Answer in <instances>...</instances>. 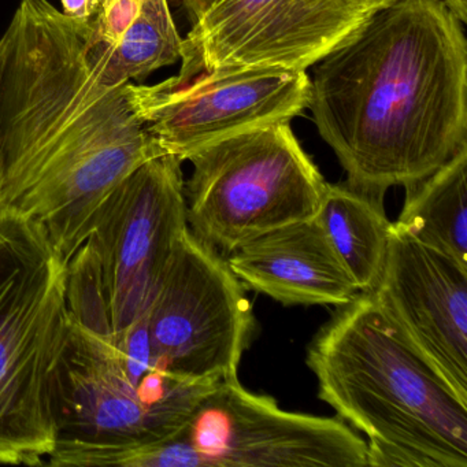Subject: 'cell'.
<instances>
[{
	"mask_svg": "<svg viewBox=\"0 0 467 467\" xmlns=\"http://www.w3.org/2000/svg\"><path fill=\"white\" fill-rule=\"evenodd\" d=\"M91 21L50 0H21L0 84V209L39 223L65 261L91 236L111 191L165 155L136 116L127 84L106 86L87 56Z\"/></svg>",
	"mask_w": 467,
	"mask_h": 467,
	"instance_id": "obj_1",
	"label": "cell"
},
{
	"mask_svg": "<svg viewBox=\"0 0 467 467\" xmlns=\"http://www.w3.org/2000/svg\"><path fill=\"white\" fill-rule=\"evenodd\" d=\"M316 65L306 109L352 190L384 201L467 146V42L440 0L373 10Z\"/></svg>",
	"mask_w": 467,
	"mask_h": 467,
	"instance_id": "obj_2",
	"label": "cell"
},
{
	"mask_svg": "<svg viewBox=\"0 0 467 467\" xmlns=\"http://www.w3.org/2000/svg\"><path fill=\"white\" fill-rule=\"evenodd\" d=\"M318 398L368 436V466L467 467V404L407 343L370 292L311 341Z\"/></svg>",
	"mask_w": 467,
	"mask_h": 467,
	"instance_id": "obj_3",
	"label": "cell"
},
{
	"mask_svg": "<svg viewBox=\"0 0 467 467\" xmlns=\"http://www.w3.org/2000/svg\"><path fill=\"white\" fill-rule=\"evenodd\" d=\"M67 262L36 221L0 209V464H45L58 440Z\"/></svg>",
	"mask_w": 467,
	"mask_h": 467,
	"instance_id": "obj_4",
	"label": "cell"
},
{
	"mask_svg": "<svg viewBox=\"0 0 467 467\" xmlns=\"http://www.w3.org/2000/svg\"><path fill=\"white\" fill-rule=\"evenodd\" d=\"M187 161L188 229L223 256L259 234L316 217L327 185L286 121L229 136Z\"/></svg>",
	"mask_w": 467,
	"mask_h": 467,
	"instance_id": "obj_5",
	"label": "cell"
},
{
	"mask_svg": "<svg viewBox=\"0 0 467 467\" xmlns=\"http://www.w3.org/2000/svg\"><path fill=\"white\" fill-rule=\"evenodd\" d=\"M147 330L155 366L191 381L239 379L255 318L225 256L184 232L154 302Z\"/></svg>",
	"mask_w": 467,
	"mask_h": 467,
	"instance_id": "obj_6",
	"label": "cell"
},
{
	"mask_svg": "<svg viewBox=\"0 0 467 467\" xmlns=\"http://www.w3.org/2000/svg\"><path fill=\"white\" fill-rule=\"evenodd\" d=\"M182 161L165 154L139 166L108 196L88 242L114 333L147 316L188 229Z\"/></svg>",
	"mask_w": 467,
	"mask_h": 467,
	"instance_id": "obj_7",
	"label": "cell"
},
{
	"mask_svg": "<svg viewBox=\"0 0 467 467\" xmlns=\"http://www.w3.org/2000/svg\"><path fill=\"white\" fill-rule=\"evenodd\" d=\"M127 94L158 146L184 162L215 141L303 114L308 76L275 67L214 70L154 86L128 83Z\"/></svg>",
	"mask_w": 467,
	"mask_h": 467,
	"instance_id": "obj_8",
	"label": "cell"
},
{
	"mask_svg": "<svg viewBox=\"0 0 467 467\" xmlns=\"http://www.w3.org/2000/svg\"><path fill=\"white\" fill-rule=\"evenodd\" d=\"M373 10L351 0H214L182 39L179 78L321 61Z\"/></svg>",
	"mask_w": 467,
	"mask_h": 467,
	"instance_id": "obj_9",
	"label": "cell"
},
{
	"mask_svg": "<svg viewBox=\"0 0 467 467\" xmlns=\"http://www.w3.org/2000/svg\"><path fill=\"white\" fill-rule=\"evenodd\" d=\"M184 434L207 467L368 466V442L341 418L285 411L239 379L214 382Z\"/></svg>",
	"mask_w": 467,
	"mask_h": 467,
	"instance_id": "obj_10",
	"label": "cell"
},
{
	"mask_svg": "<svg viewBox=\"0 0 467 467\" xmlns=\"http://www.w3.org/2000/svg\"><path fill=\"white\" fill-rule=\"evenodd\" d=\"M57 441L141 445L184 431L193 410L157 406L128 379L111 327L92 330L69 313L56 381Z\"/></svg>",
	"mask_w": 467,
	"mask_h": 467,
	"instance_id": "obj_11",
	"label": "cell"
},
{
	"mask_svg": "<svg viewBox=\"0 0 467 467\" xmlns=\"http://www.w3.org/2000/svg\"><path fill=\"white\" fill-rule=\"evenodd\" d=\"M370 294L407 343L467 404V269L393 223L384 267Z\"/></svg>",
	"mask_w": 467,
	"mask_h": 467,
	"instance_id": "obj_12",
	"label": "cell"
},
{
	"mask_svg": "<svg viewBox=\"0 0 467 467\" xmlns=\"http://www.w3.org/2000/svg\"><path fill=\"white\" fill-rule=\"evenodd\" d=\"M225 259L243 285L283 305L343 307L359 294L317 217L259 234Z\"/></svg>",
	"mask_w": 467,
	"mask_h": 467,
	"instance_id": "obj_13",
	"label": "cell"
},
{
	"mask_svg": "<svg viewBox=\"0 0 467 467\" xmlns=\"http://www.w3.org/2000/svg\"><path fill=\"white\" fill-rule=\"evenodd\" d=\"M316 217L359 294L373 291L384 267L392 228L382 201L347 184L327 182Z\"/></svg>",
	"mask_w": 467,
	"mask_h": 467,
	"instance_id": "obj_14",
	"label": "cell"
},
{
	"mask_svg": "<svg viewBox=\"0 0 467 467\" xmlns=\"http://www.w3.org/2000/svg\"><path fill=\"white\" fill-rule=\"evenodd\" d=\"M406 192L396 223L426 247L467 269V146Z\"/></svg>",
	"mask_w": 467,
	"mask_h": 467,
	"instance_id": "obj_15",
	"label": "cell"
},
{
	"mask_svg": "<svg viewBox=\"0 0 467 467\" xmlns=\"http://www.w3.org/2000/svg\"><path fill=\"white\" fill-rule=\"evenodd\" d=\"M87 56L106 86L121 87L143 80L182 59V37L171 17L168 0H140L138 15L116 43L92 39Z\"/></svg>",
	"mask_w": 467,
	"mask_h": 467,
	"instance_id": "obj_16",
	"label": "cell"
},
{
	"mask_svg": "<svg viewBox=\"0 0 467 467\" xmlns=\"http://www.w3.org/2000/svg\"><path fill=\"white\" fill-rule=\"evenodd\" d=\"M51 466L207 467L184 431L166 441L141 445H91L57 441Z\"/></svg>",
	"mask_w": 467,
	"mask_h": 467,
	"instance_id": "obj_17",
	"label": "cell"
},
{
	"mask_svg": "<svg viewBox=\"0 0 467 467\" xmlns=\"http://www.w3.org/2000/svg\"><path fill=\"white\" fill-rule=\"evenodd\" d=\"M62 10L67 17L89 20L98 12V0H61Z\"/></svg>",
	"mask_w": 467,
	"mask_h": 467,
	"instance_id": "obj_18",
	"label": "cell"
},
{
	"mask_svg": "<svg viewBox=\"0 0 467 467\" xmlns=\"http://www.w3.org/2000/svg\"><path fill=\"white\" fill-rule=\"evenodd\" d=\"M7 36L6 34L0 37V84H2V76H4L5 58H6ZM5 184V163H4V149H2V132H0V204L4 198Z\"/></svg>",
	"mask_w": 467,
	"mask_h": 467,
	"instance_id": "obj_19",
	"label": "cell"
},
{
	"mask_svg": "<svg viewBox=\"0 0 467 467\" xmlns=\"http://www.w3.org/2000/svg\"><path fill=\"white\" fill-rule=\"evenodd\" d=\"M214 0H182V6L185 7V12H187L188 17L192 23H195L199 17H201L202 13L213 4Z\"/></svg>",
	"mask_w": 467,
	"mask_h": 467,
	"instance_id": "obj_20",
	"label": "cell"
},
{
	"mask_svg": "<svg viewBox=\"0 0 467 467\" xmlns=\"http://www.w3.org/2000/svg\"><path fill=\"white\" fill-rule=\"evenodd\" d=\"M440 2L445 5V7H447L462 24L467 23V0H440Z\"/></svg>",
	"mask_w": 467,
	"mask_h": 467,
	"instance_id": "obj_21",
	"label": "cell"
},
{
	"mask_svg": "<svg viewBox=\"0 0 467 467\" xmlns=\"http://www.w3.org/2000/svg\"><path fill=\"white\" fill-rule=\"evenodd\" d=\"M354 4L360 5V6L366 7L368 10L379 9V7L388 6V5L393 4L396 0H351Z\"/></svg>",
	"mask_w": 467,
	"mask_h": 467,
	"instance_id": "obj_22",
	"label": "cell"
},
{
	"mask_svg": "<svg viewBox=\"0 0 467 467\" xmlns=\"http://www.w3.org/2000/svg\"><path fill=\"white\" fill-rule=\"evenodd\" d=\"M108 2H110V0H98V9H99L100 6H103V5L108 4Z\"/></svg>",
	"mask_w": 467,
	"mask_h": 467,
	"instance_id": "obj_23",
	"label": "cell"
}]
</instances>
